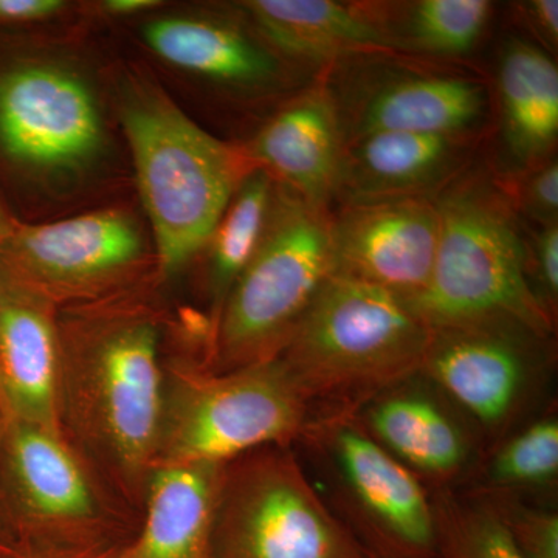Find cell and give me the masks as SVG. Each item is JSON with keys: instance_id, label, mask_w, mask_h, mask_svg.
<instances>
[{"instance_id": "6da1fadb", "label": "cell", "mask_w": 558, "mask_h": 558, "mask_svg": "<svg viewBox=\"0 0 558 558\" xmlns=\"http://www.w3.org/2000/svg\"><path fill=\"white\" fill-rule=\"evenodd\" d=\"M60 424L128 495L145 492L163 405L160 328L146 307L116 296L58 317Z\"/></svg>"}, {"instance_id": "7a4b0ae2", "label": "cell", "mask_w": 558, "mask_h": 558, "mask_svg": "<svg viewBox=\"0 0 558 558\" xmlns=\"http://www.w3.org/2000/svg\"><path fill=\"white\" fill-rule=\"evenodd\" d=\"M120 120L153 227L157 270L171 277L208 244L231 197L258 168L245 148L202 130L149 81L126 84Z\"/></svg>"}, {"instance_id": "3957f363", "label": "cell", "mask_w": 558, "mask_h": 558, "mask_svg": "<svg viewBox=\"0 0 558 558\" xmlns=\"http://www.w3.org/2000/svg\"><path fill=\"white\" fill-rule=\"evenodd\" d=\"M435 204L438 248L427 286L407 301L414 314L432 330L509 323L548 339L553 315L532 286L510 194L484 175H462Z\"/></svg>"}, {"instance_id": "277c9868", "label": "cell", "mask_w": 558, "mask_h": 558, "mask_svg": "<svg viewBox=\"0 0 558 558\" xmlns=\"http://www.w3.org/2000/svg\"><path fill=\"white\" fill-rule=\"evenodd\" d=\"M429 339L407 300L332 275L277 359L310 402L355 409L418 376Z\"/></svg>"}, {"instance_id": "5b68a950", "label": "cell", "mask_w": 558, "mask_h": 558, "mask_svg": "<svg viewBox=\"0 0 558 558\" xmlns=\"http://www.w3.org/2000/svg\"><path fill=\"white\" fill-rule=\"evenodd\" d=\"M333 275L329 211L277 183L266 234L213 326L216 373L277 359Z\"/></svg>"}, {"instance_id": "8992f818", "label": "cell", "mask_w": 558, "mask_h": 558, "mask_svg": "<svg viewBox=\"0 0 558 558\" xmlns=\"http://www.w3.org/2000/svg\"><path fill=\"white\" fill-rule=\"evenodd\" d=\"M311 402L278 359L244 368L165 374L156 464H227L300 439Z\"/></svg>"}, {"instance_id": "52a82bcc", "label": "cell", "mask_w": 558, "mask_h": 558, "mask_svg": "<svg viewBox=\"0 0 558 558\" xmlns=\"http://www.w3.org/2000/svg\"><path fill=\"white\" fill-rule=\"evenodd\" d=\"M209 558H374L333 515L289 447L223 465Z\"/></svg>"}, {"instance_id": "ba28073f", "label": "cell", "mask_w": 558, "mask_h": 558, "mask_svg": "<svg viewBox=\"0 0 558 558\" xmlns=\"http://www.w3.org/2000/svg\"><path fill=\"white\" fill-rule=\"evenodd\" d=\"M300 439L325 458L374 558H439L433 501L416 473L392 457L354 409L311 418Z\"/></svg>"}, {"instance_id": "9c48e42d", "label": "cell", "mask_w": 558, "mask_h": 558, "mask_svg": "<svg viewBox=\"0 0 558 558\" xmlns=\"http://www.w3.org/2000/svg\"><path fill=\"white\" fill-rule=\"evenodd\" d=\"M145 256L137 220L109 208L39 226L17 222L0 252V270L54 306L81 304L116 292Z\"/></svg>"}, {"instance_id": "30bf717a", "label": "cell", "mask_w": 558, "mask_h": 558, "mask_svg": "<svg viewBox=\"0 0 558 558\" xmlns=\"http://www.w3.org/2000/svg\"><path fill=\"white\" fill-rule=\"evenodd\" d=\"M0 148L43 174L89 167L105 148V124L89 84L51 62H24L0 73Z\"/></svg>"}, {"instance_id": "8fae6325", "label": "cell", "mask_w": 558, "mask_h": 558, "mask_svg": "<svg viewBox=\"0 0 558 558\" xmlns=\"http://www.w3.org/2000/svg\"><path fill=\"white\" fill-rule=\"evenodd\" d=\"M542 340L532 330L509 323L435 329L421 376L486 432H498L527 398Z\"/></svg>"}, {"instance_id": "7c38bea8", "label": "cell", "mask_w": 558, "mask_h": 558, "mask_svg": "<svg viewBox=\"0 0 558 558\" xmlns=\"http://www.w3.org/2000/svg\"><path fill=\"white\" fill-rule=\"evenodd\" d=\"M333 275L410 301L435 264L439 216L432 197L347 202L329 216Z\"/></svg>"}, {"instance_id": "4fadbf2b", "label": "cell", "mask_w": 558, "mask_h": 558, "mask_svg": "<svg viewBox=\"0 0 558 558\" xmlns=\"http://www.w3.org/2000/svg\"><path fill=\"white\" fill-rule=\"evenodd\" d=\"M0 465L21 548L24 535L75 532L100 517L89 476L61 435L11 418L0 428Z\"/></svg>"}, {"instance_id": "5bb4252c", "label": "cell", "mask_w": 558, "mask_h": 558, "mask_svg": "<svg viewBox=\"0 0 558 558\" xmlns=\"http://www.w3.org/2000/svg\"><path fill=\"white\" fill-rule=\"evenodd\" d=\"M336 101L344 143L377 132L473 135L488 106L486 86L472 76L400 69Z\"/></svg>"}, {"instance_id": "9a60e30c", "label": "cell", "mask_w": 558, "mask_h": 558, "mask_svg": "<svg viewBox=\"0 0 558 558\" xmlns=\"http://www.w3.org/2000/svg\"><path fill=\"white\" fill-rule=\"evenodd\" d=\"M259 170L315 208L337 196L344 137L329 80L289 100L245 148Z\"/></svg>"}, {"instance_id": "2e32d148", "label": "cell", "mask_w": 558, "mask_h": 558, "mask_svg": "<svg viewBox=\"0 0 558 558\" xmlns=\"http://www.w3.org/2000/svg\"><path fill=\"white\" fill-rule=\"evenodd\" d=\"M54 310L49 300L0 270V380L11 418L62 436Z\"/></svg>"}, {"instance_id": "e0dca14e", "label": "cell", "mask_w": 558, "mask_h": 558, "mask_svg": "<svg viewBox=\"0 0 558 558\" xmlns=\"http://www.w3.org/2000/svg\"><path fill=\"white\" fill-rule=\"evenodd\" d=\"M241 7L271 49L300 64L319 68L398 50L379 7L337 0H248Z\"/></svg>"}, {"instance_id": "ac0fdd59", "label": "cell", "mask_w": 558, "mask_h": 558, "mask_svg": "<svg viewBox=\"0 0 558 558\" xmlns=\"http://www.w3.org/2000/svg\"><path fill=\"white\" fill-rule=\"evenodd\" d=\"M472 135L377 132L344 143L337 196L347 202L429 197L457 178Z\"/></svg>"}, {"instance_id": "d6986e66", "label": "cell", "mask_w": 558, "mask_h": 558, "mask_svg": "<svg viewBox=\"0 0 558 558\" xmlns=\"http://www.w3.org/2000/svg\"><path fill=\"white\" fill-rule=\"evenodd\" d=\"M161 60L229 89L269 92L290 81L288 62L264 39L216 17H161L143 28Z\"/></svg>"}, {"instance_id": "ffe728a7", "label": "cell", "mask_w": 558, "mask_h": 558, "mask_svg": "<svg viewBox=\"0 0 558 558\" xmlns=\"http://www.w3.org/2000/svg\"><path fill=\"white\" fill-rule=\"evenodd\" d=\"M413 379L366 400L355 414L366 432L411 472L439 483L454 478L469 464L472 442L449 407L427 389L411 385Z\"/></svg>"}, {"instance_id": "44dd1931", "label": "cell", "mask_w": 558, "mask_h": 558, "mask_svg": "<svg viewBox=\"0 0 558 558\" xmlns=\"http://www.w3.org/2000/svg\"><path fill=\"white\" fill-rule=\"evenodd\" d=\"M223 465L159 462L145 486V521L120 558H209Z\"/></svg>"}, {"instance_id": "7402d4cb", "label": "cell", "mask_w": 558, "mask_h": 558, "mask_svg": "<svg viewBox=\"0 0 558 558\" xmlns=\"http://www.w3.org/2000/svg\"><path fill=\"white\" fill-rule=\"evenodd\" d=\"M497 95L502 138L523 167L549 159L558 135V70L548 51L512 38L499 57Z\"/></svg>"}, {"instance_id": "603a6c76", "label": "cell", "mask_w": 558, "mask_h": 558, "mask_svg": "<svg viewBox=\"0 0 558 558\" xmlns=\"http://www.w3.org/2000/svg\"><path fill=\"white\" fill-rule=\"evenodd\" d=\"M275 194L277 182L266 171L258 168L250 172L209 238L213 326L234 282L258 252L269 226Z\"/></svg>"}, {"instance_id": "cb8c5ba5", "label": "cell", "mask_w": 558, "mask_h": 558, "mask_svg": "<svg viewBox=\"0 0 558 558\" xmlns=\"http://www.w3.org/2000/svg\"><path fill=\"white\" fill-rule=\"evenodd\" d=\"M403 10L405 13L399 14L398 20L388 21L384 16L398 50L458 58L478 46L494 3L487 0H418Z\"/></svg>"}, {"instance_id": "d4e9b609", "label": "cell", "mask_w": 558, "mask_h": 558, "mask_svg": "<svg viewBox=\"0 0 558 558\" xmlns=\"http://www.w3.org/2000/svg\"><path fill=\"white\" fill-rule=\"evenodd\" d=\"M439 558H526L495 510L484 502H433Z\"/></svg>"}, {"instance_id": "484cf974", "label": "cell", "mask_w": 558, "mask_h": 558, "mask_svg": "<svg viewBox=\"0 0 558 558\" xmlns=\"http://www.w3.org/2000/svg\"><path fill=\"white\" fill-rule=\"evenodd\" d=\"M558 473V418L546 416L532 422L502 444L486 470L488 487L497 490L543 487Z\"/></svg>"}, {"instance_id": "4316f807", "label": "cell", "mask_w": 558, "mask_h": 558, "mask_svg": "<svg viewBox=\"0 0 558 558\" xmlns=\"http://www.w3.org/2000/svg\"><path fill=\"white\" fill-rule=\"evenodd\" d=\"M526 558H558V517L549 510L526 508L501 497L486 499Z\"/></svg>"}, {"instance_id": "83f0119b", "label": "cell", "mask_w": 558, "mask_h": 558, "mask_svg": "<svg viewBox=\"0 0 558 558\" xmlns=\"http://www.w3.org/2000/svg\"><path fill=\"white\" fill-rule=\"evenodd\" d=\"M517 201L520 207L539 226L558 223V165L553 157L531 167L521 182Z\"/></svg>"}, {"instance_id": "f1b7e54d", "label": "cell", "mask_w": 558, "mask_h": 558, "mask_svg": "<svg viewBox=\"0 0 558 558\" xmlns=\"http://www.w3.org/2000/svg\"><path fill=\"white\" fill-rule=\"evenodd\" d=\"M529 274L539 301L553 315L558 299V223L542 227L529 248Z\"/></svg>"}, {"instance_id": "f546056e", "label": "cell", "mask_w": 558, "mask_h": 558, "mask_svg": "<svg viewBox=\"0 0 558 558\" xmlns=\"http://www.w3.org/2000/svg\"><path fill=\"white\" fill-rule=\"evenodd\" d=\"M521 16L527 22L529 31L542 43V49L556 50L558 44V2L557 0H531L521 3Z\"/></svg>"}, {"instance_id": "4dcf8cb0", "label": "cell", "mask_w": 558, "mask_h": 558, "mask_svg": "<svg viewBox=\"0 0 558 558\" xmlns=\"http://www.w3.org/2000/svg\"><path fill=\"white\" fill-rule=\"evenodd\" d=\"M64 9L68 3L62 0H0V25L50 20Z\"/></svg>"}, {"instance_id": "1f68e13d", "label": "cell", "mask_w": 558, "mask_h": 558, "mask_svg": "<svg viewBox=\"0 0 558 558\" xmlns=\"http://www.w3.org/2000/svg\"><path fill=\"white\" fill-rule=\"evenodd\" d=\"M157 5H160L157 0H106L101 3L102 10L112 16H132L156 9Z\"/></svg>"}, {"instance_id": "d6a6232c", "label": "cell", "mask_w": 558, "mask_h": 558, "mask_svg": "<svg viewBox=\"0 0 558 558\" xmlns=\"http://www.w3.org/2000/svg\"><path fill=\"white\" fill-rule=\"evenodd\" d=\"M0 558H25V553L13 532L3 523H0Z\"/></svg>"}, {"instance_id": "836d02e7", "label": "cell", "mask_w": 558, "mask_h": 558, "mask_svg": "<svg viewBox=\"0 0 558 558\" xmlns=\"http://www.w3.org/2000/svg\"><path fill=\"white\" fill-rule=\"evenodd\" d=\"M17 220L10 215L9 209L0 201V252L5 247L7 242L13 236L14 230H16Z\"/></svg>"}, {"instance_id": "e575fe53", "label": "cell", "mask_w": 558, "mask_h": 558, "mask_svg": "<svg viewBox=\"0 0 558 558\" xmlns=\"http://www.w3.org/2000/svg\"><path fill=\"white\" fill-rule=\"evenodd\" d=\"M25 558H50V557H25ZM53 558H120L119 553L112 550H83V553L65 554V556Z\"/></svg>"}, {"instance_id": "d590c367", "label": "cell", "mask_w": 558, "mask_h": 558, "mask_svg": "<svg viewBox=\"0 0 558 558\" xmlns=\"http://www.w3.org/2000/svg\"><path fill=\"white\" fill-rule=\"evenodd\" d=\"M11 421L9 403H7L5 392H3L2 380H0V428Z\"/></svg>"}]
</instances>
